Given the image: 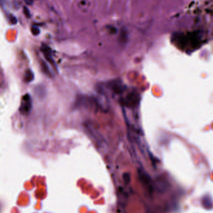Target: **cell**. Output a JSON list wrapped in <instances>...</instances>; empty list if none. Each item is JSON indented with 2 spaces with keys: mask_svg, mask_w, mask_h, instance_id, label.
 <instances>
[{
  "mask_svg": "<svg viewBox=\"0 0 213 213\" xmlns=\"http://www.w3.org/2000/svg\"><path fill=\"white\" fill-rule=\"evenodd\" d=\"M113 90L115 91V92H116L117 94H119L122 92V91L123 90V87L122 84L115 83V84H113V87H112Z\"/></svg>",
  "mask_w": 213,
  "mask_h": 213,
  "instance_id": "3957f363",
  "label": "cell"
},
{
  "mask_svg": "<svg viewBox=\"0 0 213 213\" xmlns=\"http://www.w3.org/2000/svg\"><path fill=\"white\" fill-rule=\"evenodd\" d=\"M139 176H140V178L142 183L147 186V189L148 193L151 195L153 192V188L152 184H151L150 177H149V176H148L147 174L143 173L142 171L139 172Z\"/></svg>",
  "mask_w": 213,
  "mask_h": 213,
  "instance_id": "7a4b0ae2",
  "label": "cell"
},
{
  "mask_svg": "<svg viewBox=\"0 0 213 213\" xmlns=\"http://www.w3.org/2000/svg\"><path fill=\"white\" fill-rule=\"evenodd\" d=\"M138 95H137V94L132 92V93L128 94L126 99L123 100V104L128 106L136 105L137 103L138 102Z\"/></svg>",
  "mask_w": 213,
  "mask_h": 213,
  "instance_id": "6da1fadb",
  "label": "cell"
}]
</instances>
